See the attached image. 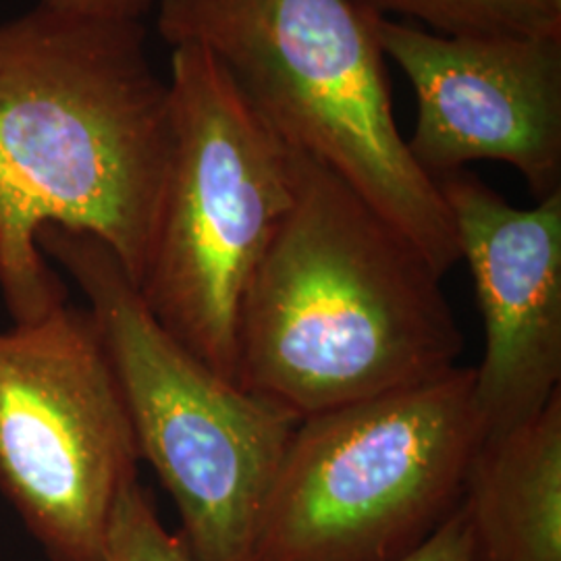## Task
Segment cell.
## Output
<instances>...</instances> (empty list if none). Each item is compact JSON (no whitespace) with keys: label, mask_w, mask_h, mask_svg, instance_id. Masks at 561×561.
I'll list each match as a JSON object with an SVG mask.
<instances>
[{"label":"cell","mask_w":561,"mask_h":561,"mask_svg":"<svg viewBox=\"0 0 561 561\" xmlns=\"http://www.w3.org/2000/svg\"><path fill=\"white\" fill-rule=\"evenodd\" d=\"M173 148V104L141 21L38 4L0 23V291L30 312L59 277L44 225L104 241L136 283Z\"/></svg>","instance_id":"1"},{"label":"cell","mask_w":561,"mask_h":561,"mask_svg":"<svg viewBox=\"0 0 561 561\" xmlns=\"http://www.w3.org/2000/svg\"><path fill=\"white\" fill-rule=\"evenodd\" d=\"M442 279L298 152L294 202L241 304L236 382L304 421L433 379L463 350Z\"/></svg>","instance_id":"2"},{"label":"cell","mask_w":561,"mask_h":561,"mask_svg":"<svg viewBox=\"0 0 561 561\" xmlns=\"http://www.w3.org/2000/svg\"><path fill=\"white\" fill-rule=\"evenodd\" d=\"M379 13L358 0H201L159 4L171 46L204 44L280 140L343 181L428 264L460 248L439 183L396 123Z\"/></svg>","instance_id":"3"},{"label":"cell","mask_w":561,"mask_h":561,"mask_svg":"<svg viewBox=\"0 0 561 561\" xmlns=\"http://www.w3.org/2000/svg\"><path fill=\"white\" fill-rule=\"evenodd\" d=\"M38 245L88 300L140 458L180 512L181 541L196 561H254L266 502L300 419L225 379L167 333L96 236L44 225Z\"/></svg>","instance_id":"4"},{"label":"cell","mask_w":561,"mask_h":561,"mask_svg":"<svg viewBox=\"0 0 561 561\" xmlns=\"http://www.w3.org/2000/svg\"><path fill=\"white\" fill-rule=\"evenodd\" d=\"M171 48L173 148L136 287L167 333L236 382L241 304L294 202L298 152L204 44Z\"/></svg>","instance_id":"5"},{"label":"cell","mask_w":561,"mask_h":561,"mask_svg":"<svg viewBox=\"0 0 561 561\" xmlns=\"http://www.w3.org/2000/svg\"><path fill=\"white\" fill-rule=\"evenodd\" d=\"M482 439L466 366L304 419L254 561L403 560L460 507Z\"/></svg>","instance_id":"6"},{"label":"cell","mask_w":561,"mask_h":561,"mask_svg":"<svg viewBox=\"0 0 561 561\" xmlns=\"http://www.w3.org/2000/svg\"><path fill=\"white\" fill-rule=\"evenodd\" d=\"M140 449L88 310L60 304L0 333V493L48 561H104Z\"/></svg>","instance_id":"7"},{"label":"cell","mask_w":561,"mask_h":561,"mask_svg":"<svg viewBox=\"0 0 561 561\" xmlns=\"http://www.w3.org/2000/svg\"><path fill=\"white\" fill-rule=\"evenodd\" d=\"M377 34L416 96L408 148L437 181L512 164L537 202L561 190V34L447 36L391 18Z\"/></svg>","instance_id":"8"},{"label":"cell","mask_w":561,"mask_h":561,"mask_svg":"<svg viewBox=\"0 0 561 561\" xmlns=\"http://www.w3.org/2000/svg\"><path fill=\"white\" fill-rule=\"evenodd\" d=\"M437 183L481 310L474 403L493 437L561 391V190L516 208L466 169Z\"/></svg>","instance_id":"9"},{"label":"cell","mask_w":561,"mask_h":561,"mask_svg":"<svg viewBox=\"0 0 561 561\" xmlns=\"http://www.w3.org/2000/svg\"><path fill=\"white\" fill-rule=\"evenodd\" d=\"M461 505L482 561H561V391L528 421L482 439Z\"/></svg>","instance_id":"10"},{"label":"cell","mask_w":561,"mask_h":561,"mask_svg":"<svg viewBox=\"0 0 561 561\" xmlns=\"http://www.w3.org/2000/svg\"><path fill=\"white\" fill-rule=\"evenodd\" d=\"M382 18L405 15L447 36L561 34V0H358Z\"/></svg>","instance_id":"11"},{"label":"cell","mask_w":561,"mask_h":561,"mask_svg":"<svg viewBox=\"0 0 561 561\" xmlns=\"http://www.w3.org/2000/svg\"><path fill=\"white\" fill-rule=\"evenodd\" d=\"M104 561L196 560L180 535L164 528L150 493L140 481H134L121 491L111 514Z\"/></svg>","instance_id":"12"},{"label":"cell","mask_w":561,"mask_h":561,"mask_svg":"<svg viewBox=\"0 0 561 561\" xmlns=\"http://www.w3.org/2000/svg\"><path fill=\"white\" fill-rule=\"evenodd\" d=\"M400 561H482L470 518L460 503L451 518L422 542L416 551Z\"/></svg>","instance_id":"13"},{"label":"cell","mask_w":561,"mask_h":561,"mask_svg":"<svg viewBox=\"0 0 561 561\" xmlns=\"http://www.w3.org/2000/svg\"><path fill=\"white\" fill-rule=\"evenodd\" d=\"M159 0H41L38 4L88 20L141 21Z\"/></svg>","instance_id":"14"},{"label":"cell","mask_w":561,"mask_h":561,"mask_svg":"<svg viewBox=\"0 0 561 561\" xmlns=\"http://www.w3.org/2000/svg\"><path fill=\"white\" fill-rule=\"evenodd\" d=\"M185 2H201V0H159V4H185Z\"/></svg>","instance_id":"15"}]
</instances>
